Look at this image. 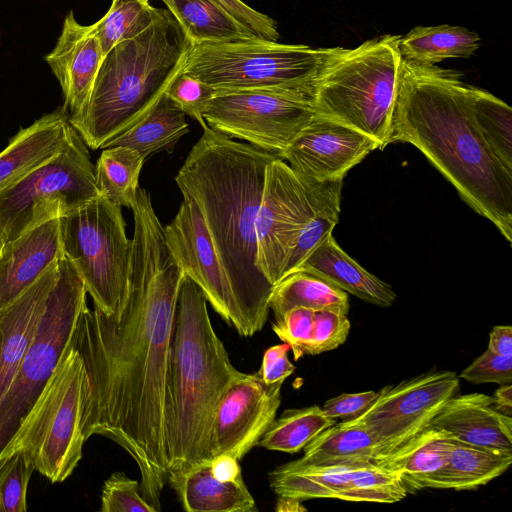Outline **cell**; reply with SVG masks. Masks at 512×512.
Wrapping results in <instances>:
<instances>
[{
  "mask_svg": "<svg viewBox=\"0 0 512 512\" xmlns=\"http://www.w3.org/2000/svg\"><path fill=\"white\" fill-rule=\"evenodd\" d=\"M303 450L302 461L344 466L374 462L380 445L365 427L342 421L321 431Z\"/></svg>",
  "mask_w": 512,
  "mask_h": 512,
  "instance_id": "cell-29",
  "label": "cell"
},
{
  "mask_svg": "<svg viewBox=\"0 0 512 512\" xmlns=\"http://www.w3.org/2000/svg\"><path fill=\"white\" fill-rule=\"evenodd\" d=\"M458 391L455 372L432 368L381 388L359 417L343 422L368 429L380 445L378 455L386 454L430 426L444 403Z\"/></svg>",
  "mask_w": 512,
  "mask_h": 512,
  "instance_id": "cell-14",
  "label": "cell"
},
{
  "mask_svg": "<svg viewBox=\"0 0 512 512\" xmlns=\"http://www.w3.org/2000/svg\"><path fill=\"white\" fill-rule=\"evenodd\" d=\"M71 128L69 113L59 107L21 129L0 152V189L56 156L66 145Z\"/></svg>",
  "mask_w": 512,
  "mask_h": 512,
  "instance_id": "cell-22",
  "label": "cell"
},
{
  "mask_svg": "<svg viewBox=\"0 0 512 512\" xmlns=\"http://www.w3.org/2000/svg\"><path fill=\"white\" fill-rule=\"evenodd\" d=\"M210 472L214 478L223 482L243 479L238 460L228 454H219L210 459Z\"/></svg>",
  "mask_w": 512,
  "mask_h": 512,
  "instance_id": "cell-48",
  "label": "cell"
},
{
  "mask_svg": "<svg viewBox=\"0 0 512 512\" xmlns=\"http://www.w3.org/2000/svg\"><path fill=\"white\" fill-rule=\"evenodd\" d=\"M217 93L213 87L182 71L166 91L171 101L185 115L195 119L203 130L209 127L204 114Z\"/></svg>",
  "mask_w": 512,
  "mask_h": 512,
  "instance_id": "cell-40",
  "label": "cell"
},
{
  "mask_svg": "<svg viewBox=\"0 0 512 512\" xmlns=\"http://www.w3.org/2000/svg\"><path fill=\"white\" fill-rule=\"evenodd\" d=\"M356 465H318L297 459L272 470L269 486L277 496L301 501L340 499Z\"/></svg>",
  "mask_w": 512,
  "mask_h": 512,
  "instance_id": "cell-27",
  "label": "cell"
},
{
  "mask_svg": "<svg viewBox=\"0 0 512 512\" xmlns=\"http://www.w3.org/2000/svg\"><path fill=\"white\" fill-rule=\"evenodd\" d=\"M303 501L291 498L278 496L275 510L278 512H302L307 511V508L302 504Z\"/></svg>",
  "mask_w": 512,
  "mask_h": 512,
  "instance_id": "cell-51",
  "label": "cell"
},
{
  "mask_svg": "<svg viewBox=\"0 0 512 512\" xmlns=\"http://www.w3.org/2000/svg\"><path fill=\"white\" fill-rule=\"evenodd\" d=\"M64 256L83 281L94 307L120 317L129 296L133 240L121 206L98 195L60 217Z\"/></svg>",
  "mask_w": 512,
  "mask_h": 512,
  "instance_id": "cell-9",
  "label": "cell"
},
{
  "mask_svg": "<svg viewBox=\"0 0 512 512\" xmlns=\"http://www.w3.org/2000/svg\"><path fill=\"white\" fill-rule=\"evenodd\" d=\"M512 452L454 440L447 463L425 483V489L474 490L504 474Z\"/></svg>",
  "mask_w": 512,
  "mask_h": 512,
  "instance_id": "cell-26",
  "label": "cell"
},
{
  "mask_svg": "<svg viewBox=\"0 0 512 512\" xmlns=\"http://www.w3.org/2000/svg\"><path fill=\"white\" fill-rule=\"evenodd\" d=\"M473 109L480 131L498 160L512 170V109L491 93L473 87Z\"/></svg>",
  "mask_w": 512,
  "mask_h": 512,
  "instance_id": "cell-36",
  "label": "cell"
},
{
  "mask_svg": "<svg viewBox=\"0 0 512 512\" xmlns=\"http://www.w3.org/2000/svg\"><path fill=\"white\" fill-rule=\"evenodd\" d=\"M86 306L87 291L83 281L73 264L63 256L38 331L0 398V450L54 372Z\"/></svg>",
  "mask_w": 512,
  "mask_h": 512,
  "instance_id": "cell-11",
  "label": "cell"
},
{
  "mask_svg": "<svg viewBox=\"0 0 512 512\" xmlns=\"http://www.w3.org/2000/svg\"><path fill=\"white\" fill-rule=\"evenodd\" d=\"M314 319V310L306 307H293L272 324L274 333L290 346L294 360L305 355L310 340Z\"/></svg>",
  "mask_w": 512,
  "mask_h": 512,
  "instance_id": "cell-43",
  "label": "cell"
},
{
  "mask_svg": "<svg viewBox=\"0 0 512 512\" xmlns=\"http://www.w3.org/2000/svg\"><path fill=\"white\" fill-rule=\"evenodd\" d=\"M336 423V419L328 417L318 405L286 409L274 419L257 446L295 454L321 431Z\"/></svg>",
  "mask_w": 512,
  "mask_h": 512,
  "instance_id": "cell-34",
  "label": "cell"
},
{
  "mask_svg": "<svg viewBox=\"0 0 512 512\" xmlns=\"http://www.w3.org/2000/svg\"><path fill=\"white\" fill-rule=\"evenodd\" d=\"M378 391H363L357 393H342L328 399L322 409L333 419L350 421L359 417L376 399Z\"/></svg>",
  "mask_w": 512,
  "mask_h": 512,
  "instance_id": "cell-46",
  "label": "cell"
},
{
  "mask_svg": "<svg viewBox=\"0 0 512 512\" xmlns=\"http://www.w3.org/2000/svg\"><path fill=\"white\" fill-rule=\"evenodd\" d=\"M35 467L22 452L0 460V512H25L27 489Z\"/></svg>",
  "mask_w": 512,
  "mask_h": 512,
  "instance_id": "cell-39",
  "label": "cell"
},
{
  "mask_svg": "<svg viewBox=\"0 0 512 512\" xmlns=\"http://www.w3.org/2000/svg\"><path fill=\"white\" fill-rule=\"evenodd\" d=\"M343 180L337 179L333 181L315 215L299 235L296 245L285 264L282 278L296 271L312 250L326 235L332 233L337 225L340 214Z\"/></svg>",
  "mask_w": 512,
  "mask_h": 512,
  "instance_id": "cell-38",
  "label": "cell"
},
{
  "mask_svg": "<svg viewBox=\"0 0 512 512\" xmlns=\"http://www.w3.org/2000/svg\"><path fill=\"white\" fill-rule=\"evenodd\" d=\"M379 149L370 137L314 116L280 158L299 175L320 182L344 179L347 172Z\"/></svg>",
  "mask_w": 512,
  "mask_h": 512,
  "instance_id": "cell-17",
  "label": "cell"
},
{
  "mask_svg": "<svg viewBox=\"0 0 512 512\" xmlns=\"http://www.w3.org/2000/svg\"><path fill=\"white\" fill-rule=\"evenodd\" d=\"M145 158L125 146L104 148L95 166L99 195L112 203L131 208L139 187Z\"/></svg>",
  "mask_w": 512,
  "mask_h": 512,
  "instance_id": "cell-33",
  "label": "cell"
},
{
  "mask_svg": "<svg viewBox=\"0 0 512 512\" xmlns=\"http://www.w3.org/2000/svg\"><path fill=\"white\" fill-rule=\"evenodd\" d=\"M461 73L402 58L392 143L412 144L475 212L512 242V170L478 126L472 86Z\"/></svg>",
  "mask_w": 512,
  "mask_h": 512,
  "instance_id": "cell-2",
  "label": "cell"
},
{
  "mask_svg": "<svg viewBox=\"0 0 512 512\" xmlns=\"http://www.w3.org/2000/svg\"><path fill=\"white\" fill-rule=\"evenodd\" d=\"M408 495L399 476L374 462L356 465L340 500L394 503Z\"/></svg>",
  "mask_w": 512,
  "mask_h": 512,
  "instance_id": "cell-37",
  "label": "cell"
},
{
  "mask_svg": "<svg viewBox=\"0 0 512 512\" xmlns=\"http://www.w3.org/2000/svg\"><path fill=\"white\" fill-rule=\"evenodd\" d=\"M98 195L87 145L72 127L66 145L56 156L0 189V248Z\"/></svg>",
  "mask_w": 512,
  "mask_h": 512,
  "instance_id": "cell-10",
  "label": "cell"
},
{
  "mask_svg": "<svg viewBox=\"0 0 512 512\" xmlns=\"http://www.w3.org/2000/svg\"><path fill=\"white\" fill-rule=\"evenodd\" d=\"M290 346L287 343L269 347L262 359V365L257 372L266 384L284 382L295 370L288 358Z\"/></svg>",
  "mask_w": 512,
  "mask_h": 512,
  "instance_id": "cell-47",
  "label": "cell"
},
{
  "mask_svg": "<svg viewBox=\"0 0 512 512\" xmlns=\"http://www.w3.org/2000/svg\"><path fill=\"white\" fill-rule=\"evenodd\" d=\"M188 132L185 113L165 92L137 124L111 139L103 148L129 147L146 159L155 152L171 153L178 140Z\"/></svg>",
  "mask_w": 512,
  "mask_h": 512,
  "instance_id": "cell-28",
  "label": "cell"
},
{
  "mask_svg": "<svg viewBox=\"0 0 512 512\" xmlns=\"http://www.w3.org/2000/svg\"><path fill=\"white\" fill-rule=\"evenodd\" d=\"M209 461L168 476L171 487L188 512H255L256 503L244 479L223 482L210 472Z\"/></svg>",
  "mask_w": 512,
  "mask_h": 512,
  "instance_id": "cell-24",
  "label": "cell"
},
{
  "mask_svg": "<svg viewBox=\"0 0 512 512\" xmlns=\"http://www.w3.org/2000/svg\"><path fill=\"white\" fill-rule=\"evenodd\" d=\"M64 256L60 217L44 221L0 248V307Z\"/></svg>",
  "mask_w": 512,
  "mask_h": 512,
  "instance_id": "cell-20",
  "label": "cell"
},
{
  "mask_svg": "<svg viewBox=\"0 0 512 512\" xmlns=\"http://www.w3.org/2000/svg\"><path fill=\"white\" fill-rule=\"evenodd\" d=\"M351 328L347 315L333 310L314 311L313 327L305 355H319L338 348Z\"/></svg>",
  "mask_w": 512,
  "mask_h": 512,
  "instance_id": "cell-42",
  "label": "cell"
},
{
  "mask_svg": "<svg viewBox=\"0 0 512 512\" xmlns=\"http://www.w3.org/2000/svg\"><path fill=\"white\" fill-rule=\"evenodd\" d=\"M480 45V37L464 27L439 25L418 26L401 36L402 58L411 62L434 65L447 58H468Z\"/></svg>",
  "mask_w": 512,
  "mask_h": 512,
  "instance_id": "cell-31",
  "label": "cell"
},
{
  "mask_svg": "<svg viewBox=\"0 0 512 512\" xmlns=\"http://www.w3.org/2000/svg\"><path fill=\"white\" fill-rule=\"evenodd\" d=\"M101 512H157L143 496L140 483L123 472H114L101 493Z\"/></svg>",
  "mask_w": 512,
  "mask_h": 512,
  "instance_id": "cell-41",
  "label": "cell"
},
{
  "mask_svg": "<svg viewBox=\"0 0 512 512\" xmlns=\"http://www.w3.org/2000/svg\"><path fill=\"white\" fill-rule=\"evenodd\" d=\"M316 310H333L348 315V293L324 279L297 270L282 278L272 290L269 307L275 319L293 307Z\"/></svg>",
  "mask_w": 512,
  "mask_h": 512,
  "instance_id": "cell-32",
  "label": "cell"
},
{
  "mask_svg": "<svg viewBox=\"0 0 512 512\" xmlns=\"http://www.w3.org/2000/svg\"><path fill=\"white\" fill-rule=\"evenodd\" d=\"M134 217L129 296L120 317L88 305L71 341L87 373L82 418L93 435L120 445L135 460L143 496L161 510L168 481L166 388L183 271L171 256L150 193L139 188Z\"/></svg>",
  "mask_w": 512,
  "mask_h": 512,
  "instance_id": "cell-1",
  "label": "cell"
},
{
  "mask_svg": "<svg viewBox=\"0 0 512 512\" xmlns=\"http://www.w3.org/2000/svg\"><path fill=\"white\" fill-rule=\"evenodd\" d=\"M103 58L93 25L79 24L70 11L56 46L45 56L60 83L69 116L78 114L87 103Z\"/></svg>",
  "mask_w": 512,
  "mask_h": 512,
  "instance_id": "cell-18",
  "label": "cell"
},
{
  "mask_svg": "<svg viewBox=\"0 0 512 512\" xmlns=\"http://www.w3.org/2000/svg\"><path fill=\"white\" fill-rule=\"evenodd\" d=\"M455 438L428 426L393 451L378 455L374 463L395 472L407 493L425 489L429 477L448 461Z\"/></svg>",
  "mask_w": 512,
  "mask_h": 512,
  "instance_id": "cell-25",
  "label": "cell"
},
{
  "mask_svg": "<svg viewBox=\"0 0 512 512\" xmlns=\"http://www.w3.org/2000/svg\"><path fill=\"white\" fill-rule=\"evenodd\" d=\"M314 116L312 96L242 90L218 93L204 119L220 133L280 157Z\"/></svg>",
  "mask_w": 512,
  "mask_h": 512,
  "instance_id": "cell-13",
  "label": "cell"
},
{
  "mask_svg": "<svg viewBox=\"0 0 512 512\" xmlns=\"http://www.w3.org/2000/svg\"><path fill=\"white\" fill-rule=\"evenodd\" d=\"M493 397V405L495 409L506 415L512 416V385H499L495 390Z\"/></svg>",
  "mask_w": 512,
  "mask_h": 512,
  "instance_id": "cell-50",
  "label": "cell"
},
{
  "mask_svg": "<svg viewBox=\"0 0 512 512\" xmlns=\"http://www.w3.org/2000/svg\"><path fill=\"white\" fill-rule=\"evenodd\" d=\"M297 270L314 274L346 293L378 307L392 306L397 297L389 284L347 255L332 233L323 238Z\"/></svg>",
  "mask_w": 512,
  "mask_h": 512,
  "instance_id": "cell-23",
  "label": "cell"
},
{
  "mask_svg": "<svg viewBox=\"0 0 512 512\" xmlns=\"http://www.w3.org/2000/svg\"><path fill=\"white\" fill-rule=\"evenodd\" d=\"M333 181L299 175L280 157L268 164L255 225L256 266L273 286Z\"/></svg>",
  "mask_w": 512,
  "mask_h": 512,
  "instance_id": "cell-12",
  "label": "cell"
},
{
  "mask_svg": "<svg viewBox=\"0 0 512 512\" xmlns=\"http://www.w3.org/2000/svg\"><path fill=\"white\" fill-rule=\"evenodd\" d=\"M284 382L266 384L258 373L238 372L214 415L208 456L228 454L243 459L276 418Z\"/></svg>",
  "mask_w": 512,
  "mask_h": 512,
  "instance_id": "cell-16",
  "label": "cell"
},
{
  "mask_svg": "<svg viewBox=\"0 0 512 512\" xmlns=\"http://www.w3.org/2000/svg\"><path fill=\"white\" fill-rule=\"evenodd\" d=\"M399 35L344 49L318 79L315 116L354 129L383 150L392 143V120L402 56Z\"/></svg>",
  "mask_w": 512,
  "mask_h": 512,
  "instance_id": "cell-6",
  "label": "cell"
},
{
  "mask_svg": "<svg viewBox=\"0 0 512 512\" xmlns=\"http://www.w3.org/2000/svg\"><path fill=\"white\" fill-rule=\"evenodd\" d=\"M193 45L258 38L212 0H161Z\"/></svg>",
  "mask_w": 512,
  "mask_h": 512,
  "instance_id": "cell-30",
  "label": "cell"
},
{
  "mask_svg": "<svg viewBox=\"0 0 512 512\" xmlns=\"http://www.w3.org/2000/svg\"><path fill=\"white\" fill-rule=\"evenodd\" d=\"M344 49L312 48L261 38L192 44L182 72L218 93L260 90L313 97L318 79Z\"/></svg>",
  "mask_w": 512,
  "mask_h": 512,
  "instance_id": "cell-7",
  "label": "cell"
},
{
  "mask_svg": "<svg viewBox=\"0 0 512 512\" xmlns=\"http://www.w3.org/2000/svg\"><path fill=\"white\" fill-rule=\"evenodd\" d=\"M487 349L501 356L512 357V327L510 325L493 327Z\"/></svg>",
  "mask_w": 512,
  "mask_h": 512,
  "instance_id": "cell-49",
  "label": "cell"
},
{
  "mask_svg": "<svg viewBox=\"0 0 512 512\" xmlns=\"http://www.w3.org/2000/svg\"><path fill=\"white\" fill-rule=\"evenodd\" d=\"M87 389L83 359L70 339L54 372L0 450V460L22 452L51 483L69 478L86 441L82 418Z\"/></svg>",
  "mask_w": 512,
  "mask_h": 512,
  "instance_id": "cell-8",
  "label": "cell"
},
{
  "mask_svg": "<svg viewBox=\"0 0 512 512\" xmlns=\"http://www.w3.org/2000/svg\"><path fill=\"white\" fill-rule=\"evenodd\" d=\"M192 46L169 10L103 58L83 109L69 116L87 147L103 148L137 124L181 73Z\"/></svg>",
  "mask_w": 512,
  "mask_h": 512,
  "instance_id": "cell-5",
  "label": "cell"
},
{
  "mask_svg": "<svg viewBox=\"0 0 512 512\" xmlns=\"http://www.w3.org/2000/svg\"><path fill=\"white\" fill-rule=\"evenodd\" d=\"M164 11L153 7L149 0H112L107 13L92 24L104 56L115 45L141 34Z\"/></svg>",
  "mask_w": 512,
  "mask_h": 512,
  "instance_id": "cell-35",
  "label": "cell"
},
{
  "mask_svg": "<svg viewBox=\"0 0 512 512\" xmlns=\"http://www.w3.org/2000/svg\"><path fill=\"white\" fill-rule=\"evenodd\" d=\"M164 238L183 273L200 287L215 312L243 336L242 319L227 275L207 225L190 197L183 195L178 212L164 227Z\"/></svg>",
  "mask_w": 512,
  "mask_h": 512,
  "instance_id": "cell-15",
  "label": "cell"
},
{
  "mask_svg": "<svg viewBox=\"0 0 512 512\" xmlns=\"http://www.w3.org/2000/svg\"><path fill=\"white\" fill-rule=\"evenodd\" d=\"M459 377L474 385L512 384V357L501 356L487 349Z\"/></svg>",
  "mask_w": 512,
  "mask_h": 512,
  "instance_id": "cell-44",
  "label": "cell"
},
{
  "mask_svg": "<svg viewBox=\"0 0 512 512\" xmlns=\"http://www.w3.org/2000/svg\"><path fill=\"white\" fill-rule=\"evenodd\" d=\"M430 425L467 444L512 452V418L498 412L493 397L483 393L452 396Z\"/></svg>",
  "mask_w": 512,
  "mask_h": 512,
  "instance_id": "cell-21",
  "label": "cell"
},
{
  "mask_svg": "<svg viewBox=\"0 0 512 512\" xmlns=\"http://www.w3.org/2000/svg\"><path fill=\"white\" fill-rule=\"evenodd\" d=\"M61 258L13 300L0 307V398L38 331L59 276Z\"/></svg>",
  "mask_w": 512,
  "mask_h": 512,
  "instance_id": "cell-19",
  "label": "cell"
},
{
  "mask_svg": "<svg viewBox=\"0 0 512 512\" xmlns=\"http://www.w3.org/2000/svg\"><path fill=\"white\" fill-rule=\"evenodd\" d=\"M175 181L197 205L230 283L244 335L267 322L274 286L256 266V217L266 169L277 154L203 130Z\"/></svg>",
  "mask_w": 512,
  "mask_h": 512,
  "instance_id": "cell-3",
  "label": "cell"
},
{
  "mask_svg": "<svg viewBox=\"0 0 512 512\" xmlns=\"http://www.w3.org/2000/svg\"><path fill=\"white\" fill-rule=\"evenodd\" d=\"M238 23L261 39L277 41L280 37L274 19L241 0H212Z\"/></svg>",
  "mask_w": 512,
  "mask_h": 512,
  "instance_id": "cell-45",
  "label": "cell"
},
{
  "mask_svg": "<svg viewBox=\"0 0 512 512\" xmlns=\"http://www.w3.org/2000/svg\"><path fill=\"white\" fill-rule=\"evenodd\" d=\"M238 372L212 326L202 290L184 274L174 315L166 388L169 475L210 460L208 442L214 415Z\"/></svg>",
  "mask_w": 512,
  "mask_h": 512,
  "instance_id": "cell-4",
  "label": "cell"
}]
</instances>
